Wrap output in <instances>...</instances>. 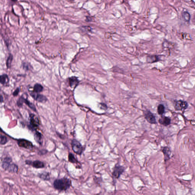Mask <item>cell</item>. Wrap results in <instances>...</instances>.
Wrapping results in <instances>:
<instances>
[{"mask_svg":"<svg viewBox=\"0 0 195 195\" xmlns=\"http://www.w3.org/2000/svg\"><path fill=\"white\" fill-rule=\"evenodd\" d=\"M2 167L3 169L11 173H17L18 172V166L13 163L12 159L6 157L3 160L2 164Z\"/></svg>","mask_w":195,"mask_h":195,"instance_id":"2","label":"cell"},{"mask_svg":"<svg viewBox=\"0 0 195 195\" xmlns=\"http://www.w3.org/2000/svg\"><path fill=\"white\" fill-rule=\"evenodd\" d=\"M43 87L39 84H36L34 87V93H38L43 91Z\"/></svg>","mask_w":195,"mask_h":195,"instance_id":"17","label":"cell"},{"mask_svg":"<svg viewBox=\"0 0 195 195\" xmlns=\"http://www.w3.org/2000/svg\"><path fill=\"white\" fill-rule=\"evenodd\" d=\"M12 60L13 55L11 54H10L9 57L7 59V62H6V65H7V67L8 68H10V67Z\"/></svg>","mask_w":195,"mask_h":195,"instance_id":"23","label":"cell"},{"mask_svg":"<svg viewBox=\"0 0 195 195\" xmlns=\"http://www.w3.org/2000/svg\"><path fill=\"white\" fill-rule=\"evenodd\" d=\"M71 185L70 179L66 178L56 179L53 183L54 188L60 191H65L70 188Z\"/></svg>","mask_w":195,"mask_h":195,"instance_id":"1","label":"cell"},{"mask_svg":"<svg viewBox=\"0 0 195 195\" xmlns=\"http://www.w3.org/2000/svg\"><path fill=\"white\" fill-rule=\"evenodd\" d=\"M3 97L2 95H0V103H2L3 101Z\"/></svg>","mask_w":195,"mask_h":195,"instance_id":"27","label":"cell"},{"mask_svg":"<svg viewBox=\"0 0 195 195\" xmlns=\"http://www.w3.org/2000/svg\"><path fill=\"white\" fill-rule=\"evenodd\" d=\"M144 116L145 119L150 124H157L155 116L150 110H146V111H144Z\"/></svg>","mask_w":195,"mask_h":195,"instance_id":"5","label":"cell"},{"mask_svg":"<svg viewBox=\"0 0 195 195\" xmlns=\"http://www.w3.org/2000/svg\"><path fill=\"white\" fill-rule=\"evenodd\" d=\"M162 152L163 153L165 162L168 161L170 159L171 151L170 149L167 146H165L162 148Z\"/></svg>","mask_w":195,"mask_h":195,"instance_id":"12","label":"cell"},{"mask_svg":"<svg viewBox=\"0 0 195 195\" xmlns=\"http://www.w3.org/2000/svg\"><path fill=\"white\" fill-rule=\"evenodd\" d=\"M160 60H161L160 56L157 55L148 56L146 58V61L148 63H154Z\"/></svg>","mask_w":195,"mask_h":195,"instance_id":"13","label":"cell"},{"mask_svg":"<svg viewBox=\"0 0 195 195\" xmlns=\"http://www.w3.org/2000/svg\"><path fill=\"white\" fill-rule=\"evenodd\" d=\"M171 122V119L169 117L164 115H161V117L159 120V123L165 127L170 125Z\"/></svg>","mask_w":195,"mask_h":195,"instance_id":"11","label":"cell"},{"mask_svg":"<svg viewBox=\"0 0 195 195\" xmlns=\"http://www.w3.org/2000/svg\"><path fill=\"white\" fill-rule=\"evenodd\" d=\"M68 160L69 162H70L73 163V164L77 163L78 162V161L75 158L74 155L71 153H69V155H68Z\"/></svg>","mask_w":195,"mask_h":195,"instance_id":"22","label":"cell"},{"mask_svg":"<svg viewBox=\"0 0 195 195\" xmlns=\"http://www.w3.org/2000/svg\"><path fill=\"white\" fill-rule=\"evenodd\" d=\"M101 108L103 109L106 110L107 109L108 107L106 104H104V103H101Z\"/></svg>","mask_w":195,"mask_h":195,"instance_id":"26","label":"cell"},{"mask_svg":"<svg viewBox=\"0 0 195 195\" xmlns=\"http://www.w3.org/2000/svg\"><path fill=\"white\" fill-rule=\"evenodd\" d=\"M71 146L74 152L77 154L81 155L84 151V148L81 143L75 139L72 141Z\"/></svg>","mask_w":195,"mask_h":195,"instance_id":"4","label":"cell"},{"mask_svg":"<svg viewBox=\"0 0 195 195\" xmlns=\"http://www.w3.org/2000/svg\"><path fill=\"white\" fill-rule=\"evenodd\" d=\"M7 141L6 136L0 135V145H5L7 142Z\"/></svg>","mask_w":195,"mask_h":195,"instance_id":"24","label":"cell"},{"mask_svg":"<svg viewBox=\"0 0 195 195\" xmlns=\"http://www.w3.org/2000/svg\"><path fill=\"white\" fill-rule=\"evenodd\" d=\"M124 167L120 165H116L115 166L112 172L113 177L115 179H118L120 175L122 174L124 172Z\"/></svg>","mask_w":195,"mask_h":195,"instance_id":"6","label":"cell"},{"mask_svg":"<svg viewBox=\"0 0 195 195\" xmlns=\"http://www.w3.org/2000/svg\"><path fill=\"white\" fill-rule=\"evenodd\" d=\"M30 123L31 127L32 129L36 128L39 125L38 118L33 114H31L30 115Z\"/></svg>","mask_w":195,"mask_h":195,"instance_id":"10","label":"cell"},{"mask_svg":"<svg viewBox=\"0 0 195 195\" xmlns=\"http://www.w3.org/2000/svg\"><path fill=\"white\" fill-rule=\"evenodd\" d=\"M32 97L36 101L41 103H45L47 101V98L45 96L36 93H32L30 94Z\"/></svg>","mask_w":195,"mask_h":195,"instance_id":"9","label":"cell"},{"mask_svg":"<svg viewBox=\"0 0 195 195\" xmlns=\"http://www.w3.org/2000/svg\"><path fill=\"white\" fill-rule=\"evenodd\" d=\"M20 91V88H17V89H16V90H15V91L14 92H13V96H17L18 95Z\"/></svg>","mask_w":195,"mask_h":195,"instance_id":"25","label":"cell"},{"mask_svg":"<svg viewBox=\"0 0 195 195\" xmlns=\"http://www.w3.org/2000/svg\"></svg>","mask_w":195,"mask_h":195,"instance_id":"28","label":"cell"},{"mask_svg":"<svg viewBox=\"0 0 195 195\" xmlns=\"http://www.w3.org/2000/svg\"><path fill=\"white\" fill-rule=\"evenodd\" d=\"M18 144L20 147L27 149H31L33 148V145L31 142L24 139L19 140L18 142Z\"/></svg>","mask_w":195,"mask_h":195,"instance_id":"8","label":"cell"},{"mask_svg":"<svg viewBox=\"0 0 195 195\" xmlns=\"http://www.w3.org/2000/svg\"><path fill=\"white\" fill-rule=\"evenodd\" d=\"M38 176L41 179L44 180H49L50 179V174L49 173L47 172L42 173L38 174Z\"/></svg>","mask_w":195,"mask_h":195,"instance_id":"18","label":"cell"},{"mask_svg":"<svg viewBox=\"0 0 195 195\" xmlns=\"http://www.w3.org/2000/svg\"><path fill=\"white\" fill-rule=\"evenodd\" d=\"M69 82L70 87L74 88L78 86L79 81L77 77L72 76L69 78Z\"/></svg>","mask_w":195,"mask_h":195,"instance_id":"14","label":"cell"},{"mask_svg":"<svg viewBox=\"0 0 195 195\" xmlns=\"http://www.w3.org/2000/svg\"><path fill=\"white\" fill-rule=\"evenodd\" d=\"M157 112L159 115H163L165 112V107L163 104H160L158 105L157 108Z\"/></svg>","mask_w":195,"mask_h":195,"instance_id":"16","label":"cell"},{"mask_svg":"<svg viewBox=\"0 0 195 195\" xmlns=\"http://www.w3.org/2000/svg\"><path fill=\"white\" fill-rule=\"evenodd\" d=\"M26 164L31 165L32 167L36 169H42L45 167V165L43 162L39 160H35L33 162L26 160Z\"/></svg>","mask_w":195,"mask_h":195,"instance_id":"7","label":"cell"},{"mask_svg":"<svg viewBox=\"0 0 195 195\" xmlns=\"http://www.w3.org/2000/svg\"><path fill=\"white\" fill-rule=\"evenodd\" d=\"M182 17L185 22H189L191 18V15L188 12L185 11L182 13Z\"/></svg>","mask_w":195,"mask_h":195,"instance_id":"21","label":"cell"},{"mask_svg":"<svg viewBox=\"0 0 195 195\" xmlns=\"http://www.w3.org/2000/svg\"><path fill=\"white\" fill-rule=\"evenodd\" d=\"M9 82L8 76L6 74L0 76V83L3 85H5Z\"/></svg>","mask_w":195,"mask_h":195,"instance_id":"15","label":"cell"},{"mask_svg":"<svg viewBox=\"0 0 195 195\" xmlns=\"http://www.w3.org/2000/svg\"><path fill=\"white\" fill-rule=\"evenodd\" d=\"M23 103H24L26 105H27V106H28L31 109L35 112L36 111V107L33 103H31V102H29L27 100H26L24 98H23Z\"/></svg>","mask_w":195,"mask_h":195,"instance_id":"19","label":"cell"},{"mask_svg":"<svg viewBox=\"0 0 195 195\" xmlns=\"http://www.w3.org/2000/svg\"><path fill=\"white\" fill-rule=\"evenodd\" d=\"M34 137H35V140L37 142H38L39 144L41 143L42 142V136L40 132L37 131L34 135Z\"/></svg>","mask_w":195,"mask_h":195,"instance_id":"20","label":"cell"},{"mask_svg":"<svg viewBox=\"0 0 195 195\" xmlns=\"http://www.w3.org/2000/svg\"><path fill=\"white\" fill-rule=\"evenodd\" d=\"M174 103V109L176 111H184L188 107V102L183 100H175Z\"/></svg>","mask_w":195,"mask_h":195,"instance_id":"3","label":"cell"}]
</instances>
